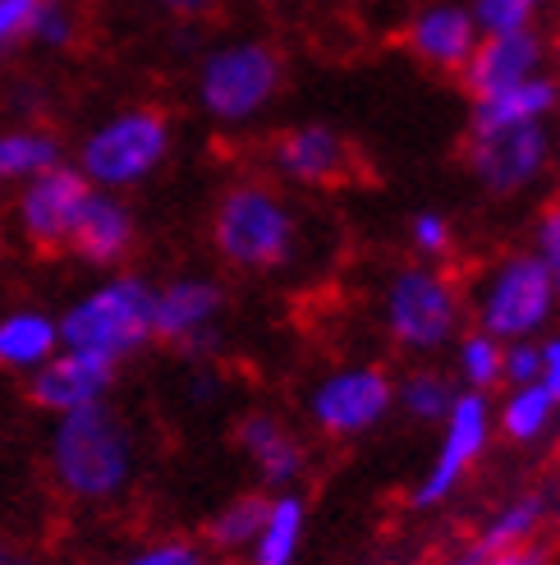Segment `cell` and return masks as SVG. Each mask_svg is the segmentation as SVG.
Returning <instances> with one entry per match:
<instances>
[{
	"mask_svg": "<svg viewBox=\"0 0 560 565\" xmlns=\"http://www.w3.org/2000/svg\"><path fill=\"white\" fill-rule=\"evenodd\" d=\"M51 488L74 505L120 501L138 473V437L116 405H88L51 423L46 441Z\"/></svg>",
	"mask_w": 560,
	"mask_h": 565,
	"instance_id": "1",
	"label": "cell"
},
{
	"mask_svg": "<svg viewBox=\"0 0 560 565\" xmlns=\"http://www.w3.org/2000/svg\"><path fill=\"white\" fill-rule=\"evenodd\" d=\"M207 235H212V253L230 271L271 276L280 267H290V258H294L299 216L276 180L239 175L216 193Z\"/></svg>",
	"mask_w": 560,
	"mask_h": 565,
	"instance_id": "2",
	"label": "cell"
},
{
	"mask_svg": "<svg viewBox=\"0 0 560 565\" xmlns=\"http://www.w3.org/2000/svg\"><path fill=\"white\" fill-rule=\"evenodd\" d=\"M55 322H61V350L97 354L120 369L157 341V286L138 271H116L78 295Z\"/></svg>",
	"mask_w": 560,
	"mask_h": 565,
	"instance_id": "3",
	"label": "cell"
},
{
	"mask_svg": "<svg viewBox=\"0 0 560 565\" xmlns=\"http://www.w3.org/2000/svg\"><path fill=\"white\" fill-rule=\"evenodd\" d=\"M171 148H175L171 110H161L152 102H133V106L110 110L101 125L83 134L74 166L93 189L125 193L152 180L165 166V157H171Z\"/></svg>",
	"mask_w": 560,
	"mask_h": 565,
	"instance_id": "4",
	"label": "cell"
},
{
	"mask_svg": "<svg viewBox=\"0 0 560 565\" xmlns=\"http://www.w3.org/2000/svg\"><path fill=\"white\" fill-rule=\"evenodd\" d=\"M286 88V55L267 38H230L203 51L198 78H193V97H198L203 116L220 129L254 125L262 110Z\"/></svg>",
	"mask_w": 560,
	"mask_h": 565,
	"instance_id": "5",
	"label": "cell"
},
{
	"mask_svg": "<svg viewBox=\"0 0 560 565\" xmlns=\"http://www.w3.org/2000/svg\"><path fill=\"white\" fill-rule=\"evenodd\" d=\"M473 327L496 335L500 345L542 341L556 318V271L534 248H515L478 276V286L464 295Z\"/></svg>",
	"mask_w": 560,
	"mask_h": 565,
	"instance_id": "6",
	"label": "cell"
},
{
	"mask_svg": "<svg viewBox=\"0 0 560 565\" xmlns=\"http://www.w3.org/2000/svg\"><path fill=\"white\" fill-rule=\"evenodd\" d=\"M464 290L451 271L432 263L396 267L381 290V327L386 341L405 354H441L464 331Z\"/></svg>",
	"mask_w": 560,
	"mask_h": 565,
	"instance_id": "7",
	"label": "cell"
},
{
	"mask_svg": "<svg viewBox=\"0 0 560 565\" xmlns=\"http://www.w3.org/2000/svg\"><path fill=\"white\" fill-rule=\"evenodd\" d=\"M396 409V373L381 363H341L308 391V423L326 441H354L381 428Z\"/></svg>",
	"mask_w": 560,
	"mask_h": 565,
	"instance_id": "8",
	"label": "cell"
},
{
	"mask_svg": "<svg viewBox=\"0 0 560 565\" xmlns=\"http://www.w3.org/2000/svg\"><path fill=\"white\" fill-rule=\"evenodd\" d=\"M492 437H496V405L483 391H460L451 414L441 423L437 456H432L428 473L418 478V488L409 492L413 511H437V505L451 501L464 488V478L473 473V465L487 456Z\"/></svg>",
	"mask_w": 560,
	"mask_h": 565,
	"instance_id": "9",
	"label": "cell"
},
{
	"mask_svg": "<svg viewBox=\"0 0 560 565\" xmlns=\"http://www.w3.org/2000/svg\"><path fill=\"white\" fill-rule=\"evenodd\" d=\"M460 166L483 193L519 198L551 171V129L547 125L469 129L460 143Z\"/></svg>",
	"mask_w": 560,
	"mask_h": 565,
	"instance_id": "10",
	"label": "cell"
},
{
	"mask_svg": "<svg viewBox=\"0 0 560 565\" xmlns=\"http://www.w3.org/2000/svg\"><path fill=\"white\" fill-rule=\"evenodd\" d=\"M93 184L83 180V171L74 161H61L42 171L37 180H28L19 193H14V231L19 239L33 248V253H69V239H74V225H78V212L88 203Z\"/></svg>",
	"mask_w": 560,
	"mask_h": 565,
	"instance_id": "11",
	"label": "cell"
},
{
	"mask_svg": "<svg viewBox=\"0 0 560 565\" xmlns=\"http://www.w3.org/2000/svg\"><path fill=\"white\" fill-rule=\"evenodd\" d=\"M267 166L280 184L294 189H341L358 175V148L331 125H294L271 138Z\"/></svg>",
	"mask_w": 560,
	"mask_h": 565,
	"instance_id": "12",
	"label": "cell"
},
{
	"mask_svg": "<svg viewBox=\"0 0 560 565\" xmlns=\"http://www.w3.org/2000/svg\"><path fill=\"white\" fill-rule=\"evenodd\" d=\"M226 286L216 276H175L157 286V341L189 359L216 350V322L226 313Z\"/></svg>",
	"mask_w": 560,
	"mask_h": 565,
	"instance_id": "13",
	"label": "cell"
},
{
	"mask_svg": "<svg viewBox=\"0 0 560 565\" xmlns=\"http://www.w3.org/2000/svg\"><path fill=\"white\" fill-rule=\"evenodd\" d=\"M478 42L483 33L464 0H428L400 28V46L441 78H460L464 65L473 61V51H478Z\"/></svg>",
	"mask_w": 560,
	"mask_h": 565,
	"instance_id": "14",
	"label": "cell"
},
{
	"mask_svg": "<svg viewBox=\"0 0 560 565\" xmlns=\"http://www.w3.org/2000/svg\"><path fill=\"white\" fill-rule=\"evenodd\" d=\"M120 369L106 363L97 354H78V350H55L37 373H28V405L51 414V418H65L74 409H88V405H106L110 391H116Z\"/></svg>",
	"mask_w": 560,
	"mask_h": 565,
	"instance_id": "15",
	"label": "cell"
},
{
	"mask_svg": "<svg viewBox=\"0 0 560 565\" xmlns=\"http://www.w3.org/2000/svg\"><path fill=\"white\" fill-rule=\"evenodd\" d=\"M551 70V42L542 28H524V33H496L483 38L473 61L460 74V88L469 93V102L492 97L500 88H515V83H528Z\"/></svg>",
	"mask_w": 560,
	"mask_h": 565,
	"instance_id": "16",
	"label": "cell"
},
{
	"mask_svg": "<svg viewBox=\"0 0 560 565\" xmlns=\"http://www.w3.org/2000/svg\"><path fill=\"white\" fill-rule=\"evenodd\" d=\"M235 446L244 450V460L254 465V473L267 488H294L308 473V446L276 409H248L235 423Z\"/></svg>",
	"mask_w": 560,
	"mask_h": 565,
	"instance_id": "17",
	"label": "cell"
},
{
	"mask_svg": "<svg viewBox=\"0 0 560 565\" xmlns=\"http://www.w3.org/2000/svg\"><path fill=\"white\" fill-rule=\"evenodd\" d=\"M138 248V216L120 193H101L93 189L88 203L78 212L69 253L88 267H125Z\"/></svg>",
	"mask_w": 560,
	"mask_h": 565,
	"instance_id": "18",
	"label": "cell"
},
{
	"mask_svg": "<svg viewBox=\"0 0 560 565\" xmlns=\"http://www.w3.org/2000/svg\"><path fill=\"white\" fill-rule=\"evenodd\" d=\"M560 110V74H538L515 88L469 102V129H515V125H547Z\"/></svg>",
	"mask_w": 560,
	"mask_h": 565,
	"instance_id": "19",
	"label": "cell"
},
{
	"mask_svg": "<svg viewBox=\"0 0 560 565\" xmlns=\"http://www.w3.org/2000/svg\"><path fill=\"white\" fill-rule=\"evenodd\" d=\"M61 350V322L46 308H10L0 313V373H37Z\"/></svg>",
	"mask_w": 560,
	"mask_h": 565,
	"instance_id": "20",
	"label": "cell"
},
{
	"mask_svg": "<svg viewBox=\"0 0 560 565\" xmlns=\"http://www.w3.org/2000/svg\"><path fill=\"white\" fill-rule=\"evenodd\" d=\"M551 520V501L542 492H519L510 497L506 505H496L487 515V524L473 533L469 552L478 556H500V552H515V547H528L542 539V529Z\"/></svg>",
	"mask_w": 560,
	"mask_h": 565,
	"instance_id": "21",
	"label": "cell"
},
{
	"mask_svg": "<svg viewBox=\"0 0 560 565\" xmlns=\"http://www.w3.org/2000/svg\"><path fill=\"white\" fill-rule=\"evenodd\" d=\"M303 533H308V501L299 492H276L258 543L244 552L248 556L244 565H294L303 552Z\"/></svg>",
	"mask_w": 560,
	"mask_h": 565,
	"instance_id": "22",
	"label": "cell"
},
{
	"mask_svg": "<svg viewBox=\"0 0 560 565\" xmlns=\"http://www.w3.org/2000/svg\"><path fill=\"white\" fill-rule=\"evenodd\" d=\"M65 161L61 138L37 125H10L0 129V189H23L42 171Z\"/></svg>",
	"mask_w": 560,
	"mask_h": 565,
	"instance_id": "23",
	"label": "cell"
},
{
	"mask_svg": "<svg viewBox=\"0 0 560 565\" xmlns=\"http://www.w3.org/2000/svg\"><path fill=\"white\" fill-rule=\"evenodd\" d=\"M556 418H560V401L542 382L506 386V395L496 405V433L515 446H534L556 428Z\"/></svg>",
	"mask_w": 560,
	"mask_h": 565,
	"instance_id": "24",
	"label": "cell"
},
{
	"mask_svg": "<svg viewBox=\"0 0 560 565\" xmlns=\"http://www.w3.org/2000/svg\"><path fill=\"white\" fill-rule=\"evenodd\" d=\"M267 505H271L267 492H239L226 505H216L207 529H203V547L212 556H244L248 547L258 543L262 520H267Z\"/></svg>",
	"mask_w": 560,
	"mask_h": 565,
	"instance_id": "25",
	"label": "cell"
},
{
	"mask_svg": "<svg viewBox=\"0 0 560 565\" xmlns=\"http://www.w3.org/2000/svg\"><path fill=\"white\" fill-rule=\"evenodd\" d=\"M455 377H445L437 369H409L405 377H396V409H405L413 423H445V414H451L455 405Z\"/></svg>",
	"mask_w": 560,
	"mask_h": 565,
	"instance_id": "26",
	"label": "cell"
},
{
	"mask_svg": "<svg viewBox=\"0 0 560 565\" xmlns=\"http://www.w3.org/2000/svg\"><path fill=\"white\" fill-rule=\"evenodd\" d=\"M500 373H506V345L496 335L469 327L460 331L455 341V377H460V391H492L500 386Z\"/></svg>",
	"mask_w": 560,
	"mask_h": 565,
	"instance_id": "27",
	"label": "cell"
},
{
	"mask_svg": "<svg viewBox=\"0 0 560 565\" xmlns=\"http://www.w3.org/2000/svg\"><path fill=\"white\" fill-rule=\"evenodd\" d=\"M23 42H33L51 55H65L83 42V10L74 0H33V14H28V33Z\"/></svg>",
	"mask_w": 560,
	"mask_h": 565,
	"instance_id": "28",
	"label": "cell"
},
{
	"mask_svg": "<svg viewBox=\"0 0 560 565\" xmlns=\"http://www.w3.org/2000/svg\"><path fill=\"white\" fill-rule=\"evenodd\" d=\"M542 10H547V0H469V14H473V23H478L483 38L538 28Z\"/></svg>",
	"mask_w": 560,
	"mask_h": 565,
	"instance_id": "29",
	"label": "cell"
},
{
	"mask_svg": "<svg viewBox=\"0 0 560 565\" xmlns=\"http://www.w3.org/2000/svg\"><path fill=\"white\" fill-rule=\"evenodd\" d=\"M409 244L418 253V263H445L455 253V221L445 212H413L409 216Z\"/></svg>",
	"mask_w": 560,
	"mask_h": 565,
	"instance_id": "30",
	"label": "cell"
},
{
	"mask_svg": "<svg viewBox=\"0 0 560 565\" xmlns=\"http://www.w3.org/2000/svg\"><path fill=\"white\" fill-rule=\"evenodd\" d=\"M120 565H212V552L198 539H152L133 547Z\"/></svg>",
	"mask_w": 560,
	"mask_h": 565,
	"instance_id": "31",
	"label": "cell"
},
{
	"mask_svg": "<svg viewBox=\"0 0 560 565\" xmlns=\"http://www.w3.org/2000/svg\"><path fill=\"white\" fill-rule=\"evenodd\" d=\"M538 377H542V350H538V341L506 345V373H500V386H528Z\"/></svg>",
	"mask_w": 560,
	"mask_h": 565,
	"instance_id": "32",
	"label": "cell"
},
{
	"mask_svg": "<svg viewBox=\"0 0 560 565\" xmlns=\"http://www.w3.org/2000/svg\"><path fill=\"white\" fill-rule=\"evenodd\" d=\"M534 253L551 271H560V198H551L534 221Z\"/></svg>",
	"mask_w": 560,
	"mask_h": 565,
	"instance_id": "33",
	"label": "cell"
},
{
	"mask_svg": "<svg viewBox=\"0 0 560 565\" xmlns=\"http://www.w3.org/2000/svg\"><path fill=\"white\" fill-rule=\"evenodd\" d=\"M28 14H33V0H0V55L23 42Z\"/></svg>",
	"mask_w": 560,
	"mask_h": 565,
	"instance_id": "34",
	"label": "cell"
},
{
	"mask_svg": "<svg viewBox=\"0 0 560 565\" xmlns=\"http://www.w3.org/2000/svg\"><path fill=\"white\" fill-rule=\"evenodd\" d=\"M538 350H542V386L556 395V401H560V331H551V335H542V341H538Z\"/></svg>",
	"mask_w": 560,
	"mask_h": 565,
	"instance_id": "35",
	"label": "cell"
},
{
	"mask_svg": "<svg viewBox=\"0 0 560 565\" xmlns=\"http://www.w3.org/2000/svg\"><path fill=\"white\" fill-rule=\"evenodd\" d=\"M157 10H165L171 19H180V23H193V19H203L216 0H152Z\"/></svg>",
	"mask_w": 560,
	"mask_h": 565,
	"instance_id": "36",
	"label": "cell"
},
{
	"mask_svg": "<svg viewBox=\"0 0 560 565\" xmlns=\"http://www.w3.org/2000/svg\"><path fill=\"white\" fill-rule=\"evenodd\" d=\"M500 565H551V547H547V539H538V543H528V547L500 552Z\"/></svg>",
	"mask_w": 560,
	"mask_h": 565,
	"instance_id": "37",
	"label": "cell"
},
{
	"mask_svg": "<svg viewBox=\"0 0 560 565\" xmlns=\"http://www.w3.org/2000/svg\"><path fill=\"white\" fill-rule=\"evenodd\" d=\"M189 391H193V401H216L220 382H216V373H212V369H198V377L189 382Z\"/></svg>",
	"mask_w": 560,
	"mask_h": 565,
	"instance_id": "38",
	"label": "cell"
},
{
	"mask_svg": "<svg viewBox=\"0 0 560 565\" xmlns=\"http://www.w3.org/2000/svg\"><path fill=\"white\" fill-rule=\"evenodd\" d=\"M0 565H33V556H28L19 543H10V539H0Z\"/></svg>",
	"mask_w": 560,
	"mask_h": 565,
	"instance_id": "39",
	"label": "cell"
},
{
	"mask_svg": "<svg viewBox=\"0 0 560 565\" xmlns=\"http://www.w3.org/2000/svg\"><path fill=\"white\" fill-rule=\"evenodd\" d=\"M556 313H560V271H556Z\"/></svg>",
	"mask_w": 560,
	"mask_h": 565,
	"instance_id": "40",
	"label": "cell"
},
{
	"mask_svg": "<svg viewBox=\"0 0 560 565\" xmlns=\"http://www.w3.org/2000/svg\"><path fill=\"white\" fill-rule=\"evenodd\" d=\"M556 42H560V0H556Z\"/></svg>",
	"mask_w": 560,
	"mask_h": 565,
	"instance_id": "41",
	"label": "cell"
},
{
	"mask_svg": "<svg viewBox=\"0 0 560 565\" xmlns=\"http://www.w3.org/2000/svg\"><path fill=\"white\" fill-rule=\"evenodd\" d=\"M0 258H6V231H0Z\"/></svg>",
	"mask_w": 560,
	"mask_h": 565,
	"instance_id": "42",
	"label": "cell"
},
{
	"mask_svg": "<svg viewBox=\"0 0 560 565\" xmlns=\"http://www.w3.org/2000/svg\"><path fill=\"white\" fill-rule=\"evenodd\" d=\"M556 61H560V42H556Z\"/></svg>",
	"mask_w": 560,
	"mask_h": 565,
	"instance_id": "43",
	"label": "cell"
},
{
	"mask_svg": "<svg viewBox=\"0 0 560 565\" xmlns=\"http://www.w3.org/2000/svg\"><path fill=\"white\" fill-rule=\"evenodd\" d=\"M556 198H560V193H556Z\"/></svg>",
	"mask_w": 560,
	"mask_h": 565,
	"instance_id": "44",
	"label": "cell"
}]
</instances>
